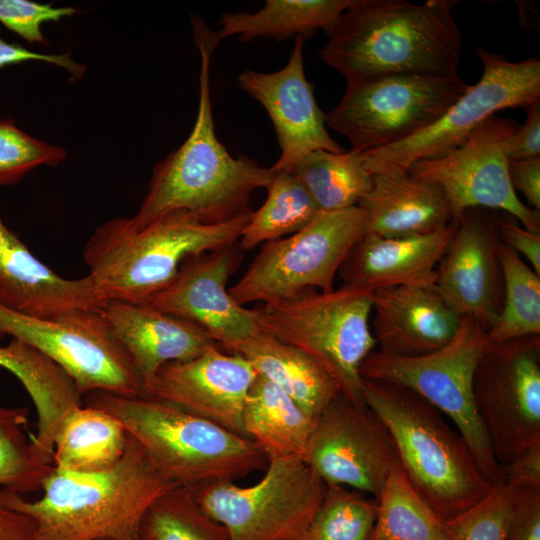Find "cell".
Returning <instances> with one entry per match:
<instances>
[{
    "mask_svg": "<svg viewBox=\"0 0 540 540\" xmlns=\"http://www.w3.org/2000/svg\"><path fill=\"white\" fill-rule=\"evenodd\" d=\"M96 540H111V539H106V538H103V539H96Z\"/></svg>",
    "mask_w": 540,
    "mask_h": 540,
    "instance_id": "c3c4849f",
    "label": "cell"
},
{
    "mask_svg": "<svg viewBox=\"0 0 540 540\" xmlns=\"http://www.w3.org/2000/svg\"><path fill=\"white\" fill-rule=\"evenodd\" d=\"M358 206L367 214V232L386 238L429 234L453 219L443 191L408 173L373 174L371 189Z\"/></svg>",
    "mask_w": 540,
    "mask_h": 540,
    "instance_id": "d4e9b609",
    "label": "cell"
},
{
    "mask_svg": "<svg viewBox=\"0 0 540 540\" xmlns=\"http://www.w3.org/2000/svg\"><path fill=\"white\" fill-rule=\"evenodd\" d=\"M459 226L451 222L429 234L386 238L367 232L350 249L338 274L345 284L373 290L434 284L436 268Z\"/></svg>",
    "mask_w": 540,
    "mask_h": 540,
    "instance_id": "cb8c5ba5",
    "label": "cell"
},
{
    "mask_svg": "<svg viewBox=\"0 0 540 540\" xmlns=\"http://www.w3.org/2000/svg\"><path fill=\"white\" fill-rule=\"evenodd\" d=\"M368 231L357 206L321 211L286 238L266 242L228 291L241 305L284 299L306 289L330 291L353 245Z\"/></svg>",
    "mask_w": 540,
    "mask_h": 540,
    "instance_id": "8fae6325",
    "label": "cell"
},
{
    "mask_svg": "<svg viewBox=\"0 0 540 540\" xmlns=\"http://www.w3.org/2000/svg\"><path fill=\"white\" fill-rule=\"evenodd\" d=\"M509 178L514 190H519L532 209H540V157L509 160Z\"/></svg>",
    "mask_w": 540,
    "mask_h": 540,
    "instance_id": "bcb514c9",
    "label": "cell"
},
{
    "mask_svg": "<svg viewBox=\"0 0 540 540\" xmlns=\"http://www.w3.org/2000/svg\"><path fill=\"white\" fill-rule=\"evenodd\" d=\"M304 44L303 37H296L287 64L276 72L245 70L238 76L240 86L265 108L274 125L281 148L274 171L289 172L299 158L312 151H346L329 135L325 114L306 79Z\"/></svg>",
    "mask_w": 540,
    "mask_h": 540,
    "instance_id": "d6986e66",
    "label": "cell"
},
{
    "mask_svg": "<svg viewBox=\"0 0 540 540\" xmlns=\"http://www.w3.org/2000/svg\"><path fill=\"white\" fill-rule=\"evenodd\" d=\"M500 469L501 478L511 489H540V444L519 453Z\"/></svg>",
    "mask_w": 540,
    "mask_h": 540,
    "instance_id": "b9f144b4",
    "label": "cell"
},
{
    "mask_svg": "<svg viewBox=\"0 0 540 540\" xmlns=\"http://www.w3.org/2000/svg\"><path fill=\"white\" fill-rule=\"evenodd\" d=\"M373 334L381 352L420 356L447 344L462 317L442 298L435 284L374 290Z\"/></svg>",
    "mask_w": 540,
    "mask_h": 540,
    "instance_id": "7402d4cb",
    "label": "cell"
},
{
    "mask_svg": "<svg viewBox=\"0 0 540 540\" xmlns=\"http://www.w3.org/2000/svg\"><path fill=\"white\" fill-rule=\"evenodd\" d=\"M476 53L483 64L481 78L469 85L436 122L403 141L362 153L371 175L408 173L414 162L439 157L461 145L497 111L527 109L540 102L538 58L512 62L504 54L482 47H477Z\"/></svg>",
    "mask_w": 540,
    "mask_h": 540,
    "instance_id": "30bf717a",
    "label": "cell"
},
{
    "mask_svg": "<svg viewBox=\"0 0 540 540\" xmlns=\"http://www.w3.org/2000/svg\"><path fill=\"white\" fill-rule=\"evenodd\" d=\"M104 301L88 275L68 279L40 261L0 217V306L39 318L100 311Z\"/></svg>",
    "mask_w": 540,
    "mask_h": 540,
    "instance_id": "44dd1931",
    "label": "cell"
},
{
    "mask_svg": "<svg viewBox=\"0 0 540 540\" xmlns=\"http://www.w3.org/2000/svg\"><path fill=\"white\" fill-rule=\"evenodd\" d=\"M363 399L387 428L412 487L443 521L488 494L493 484L438 409L413 391L385 381L363 379Z\"/></svg>",
    "mask_w": 540,
    "mask_h": 540,
    "instance_id": "5b68a950",
    "label": "cell"
},
{
    "mask_svg": "<svg viewBox=\"0 0 540 540\" xmlns=\"http://www.w3.org/2000/svg\"><path fill=\"white\" fill-rule=\"evenodd\" d=\"M266 189L264 204L254 211L239 238L244 251L301 230L321 212L291 172L275 171Z\"/></svg>",
    "mask_w": 540,
    "mask_h": 540,
    "instance_id": "d6a6232c",
    "label": "cell"
},
{
    "mask_svg": "<svg viewBox=\"0 0 540 540\" xmlns=\"http://www.w3.org/2000/svg\"><path fill=\"white\" fill-rule=\"evenodd\" d=\"M0 367L15 375L29 394L38 417L32 442L51 459L60 422L70 410L81 406V395L73 380L50 358L14 338L0 346Z\"/></svg>",
    "mask_w": 540,
    "mask_h": 540,
    "instance_id": "484cf974",
    "label": "cell"
},
{
    "mask_svg": "<svg viewBox=\"0 0 540 540\" xmlns=\"http://www.w3.org/2000/svg\"><path fill=\"white\" fill-rule=\"evenodd\" d=\"M353 0H267L260 10L226 12L218 20V41L237 35L242 42L256 38L282 41L312 38L319 29L328 37Z\"/></svg>",
    "mask_w": 540,
    "mask_h": 540,
    "instance_id": "83f0119b",
    "label": "cell"
},
{
    "mask_svg": "<svg viewBox=\"0 0 540 540\" xmlns=\"http://www.w3.org/2000/svg\"><path fill=\"white\" fill-rule=\"evenodd\" d=\"M175 487L129 434L126 451L114 465L94 472L53 466L39 499L0 490V503L32 517L37 540H138L146 510Z\"/></svg>",
    "mask_w": 540,
    "mask_h": 540,
    "instance_id": "3957f363",
    "label": "cell"
},
{
    "mask_svg": "<svg viewBox=\"0 0 540 540\" xmlns=\"http://www.w3.org/2000/svg\"><path fill=\"white\" fill-rule=\"evenodd\" d=\"M244 250L238 242L216 251L189 256L173 281L156 294L149 306L203 328L227 353L261 331L259 309L233 299L229 278L239 268Z\"/></svg>",
    "mask_w": 540,
    "mask_h": 540,
    "instance_id": "e0dca14e",
    "label": "cell"
},
{
    "mask_svg": "<svg viewBox=\"0 0 540 540\" xmlns=\"http://www.w3.org/2000/svg\"><path fill=\"white\" fill-rule=\"evenodd\" d=\"M377 500L344 486H327L304 540H370Z\"/></svg>",
    "mask_w": 540,
    "mask_h": 540,
    "instance_id": "8d00e7d4",
    "label": "cell"
},
{
    "mask_svg": "<svg viewBox=\"0 0 540 540\" xmlns=\"http://www.w3.org/2000/svg\"><path fill=\"white\" fill-rule=\"evenodd\" d=\"M473 396L499 465L540 444V335L492 343L477 365Z\"/></svg>",
    "mask_w": 540,
    "mask_h": 540,
    "instance_id": "5bb4252c",
    "label": "cell"
},
{
    "mask_svg": "<svg viewBox=\"0 0 540 540\" xmlns=\"http://www.w3.org/2000/svg\"><path fill=\"white\" fill-rule=\"evenodd\" d=\"M519 127L515 120L495 114L455 149L414 162L408 174L436 184L453 219L472 208L498 209L514 216L525 229L540 232L539 211L520 201L509 178L505 145Z\"/></svg>",
    "mask_w": 540,
    "mask_h": 540,
    "instance_id": "9a60e30c",
    "label": "cell"
},
{
    "mask_svg": "<svg viewBox=\"0 0 540 540\" xmlns=\"http://www.w3.org/2000/svg\"><path fill=\"white\" fill-rule=\"evenodd\" d=\"M192 23L201 55L196 121L185 142L155 164L147 193L131 217L136 226L175 211L189 213L203 223L226 222L249 210L251 194L266 188L275 173L246 155L233 157L217 138L209 67L219 41L199 18Z\"/></svg>",
    "mask_w": 540,
    "mask_h": 540,
    "instance_id": "7a4b0ae2",
    "label": "cell"
},
{
    "mask_svg": "<svg viewBox=\"0 0 540 540\" xmlns=\"http://www.w3.org/2000/svg\"><path fill=\"white\" fill-rule=\"evenodd\" d=\"M303 458L327 486H344L377 499L398 464L393 440L366 406L341 395L319 415Z\"/></svg>",
    "mask_w": 540,
    "mask_h": 540,
    "instance_id": "2e32d148",
    "label": "cell"
},
{
    "mask_svg": "<svg viewBox=\"0 0 540 540\" xmlns=\"http://www.w3.org/2000/svg\"><path fill=\"white\" fill-rule=\"evenodd\" d=\"M258 375L249 360L215 345L188 361L162 366L141 396L167 402L248 438L243 412Z\"/></svg>",
    "mask_w": 540,
    "mask_h": 540,
    "instance_id": "ac0fdd59",
    "label": "cell"
},
{
    "mask_svg": "<svg viewBox=\"0 0 540 540\" xmlns=\"http://www.w3.org/2000/svg\"><path fill=\"white\" fill-rule=\"evenodd\" d=\"M492 342L488 330L463 316L454 337L441 348L420 356L373 351L361 364L360 376L405 387L449 418L465 440L478 466L492 483L501 479L498 464L476 410L473 379Z\"/></svg>",
    "mask_w": 540,
    "mask_h": 540,
    "instance_id": "ba28073f",
    "label": "cell"
},
{
    "mask_svg": "<svg viewBox=\"0 0 540 540\" xmlns=\"http://www.w3.org/2000/svg\"><path fill=\"white\" fill-rule=\"evenodd\" d=\"M28 415L27 407L0 406V490L18 495L41 490L53 468L24 431Z\"/></svg>",
    "mask_w": 540,
    "mask_h": 540,
    "instance_id": "d590c367",
    "label": "cell"
},
{
    "mask_svg": "<svg viewBox=\"0 0 540 540\" xmlns=\"http://www.w3.org/2000/svg\"><path fill=\"white\" fill-rule=\"evenodd\" d=\"M376 500L370 540H450L445 521L412 487L399 463Z\"/></svg>",
    "mask_w": 540,
    "mask_h": 540,
    "instance_id": "1f68e13d",
    "label": "cell"
},
{
    "mask_svg": "<svg viewBox=\"0 0 540 540\" xmlns=\"http://www.w3.org/2000/svg\"><path fill=\"white\" fill-rule=\"evenodd\" d=\"M138 540H229L226 528L210 517L191 490L175 487L144 513Z\"/></svg>",
    "mask_w": 540,
    "mask_h": 540,
    "instance_id": "e575fe53",
    "label": "cell"
},
{
    "mask_svg": "<svg viewBox=\"0 0 540 540\" xmlns=\"http://www.w3.org/2000/svg\"><path fill=\"white\" fill-rule=\"evenodd\" d=\"M469 85L453 76L392 75L347 84L325 123L365 153L403 141L436 122Z\"/></svg>",
    "mask_w": 540,
    "mask_h": 540,
    "instance_id": "7c38bea8",
    "label": "cell"
},
{
    "mask_svg": "<svg viewBox=\"0 0 540 540\" xmlns=\"http://www.w3.org/2000/svg\"><path fill=\"white\" fill-rule=\"evenodd\" d=\"M243 424L246 436L270 461L303 455L316 419L259 374L246 399Z\"/></svg>",
    "mask_w": 540,
    "mask_h": 540,
    "instance_id": "f1b7e54d",
    "label": "cell"
},
{
    "mask_svg": "<svg viewBox=\"0 0 540 540\" xmlns=\"http://www.w3.org/2000/svg\"><path fill=\"white\" fill-rule=\"evenodd\" d=\"M254 211L222 223H203L183 211L169 212L143 226L115 217L95 229L83 259L99 297L148 304L176 277L189 256L238 241Z\"/></svg>",
    "mask_w": 540,
    "mask_h": 540,
    "instance_id": "277c9868",
    "label": "cell"
},
{
    "mask_svg": "<svg viewBox=\"0 0 540 540\" xmlns=\"http://www.w3.org/2000/svg\"><path fill=\"white\" fill-rule=\"evenodd\" d=\"M326 490L303 456L291 455L268 461L253 485L220 481L192 492L229 540H304Z\"/></svg>",
    "mask_w": 540,
    "mask_h": 540,
    "instance_id": "9c48e42d",
    "label": "cell"
},
{
    "mask_svg": "<svg viewBox=\"0 0 540 540\" xmlns=\"http://www.w3.org/2000/svg\"><path fill=\"white\" fill-rule=\"evenodd\" d=\"M66 157L64 148L26 134L11 120L0 119V186L19 182L38 166H57Z\"/></svg>",
    "mask_w": 540,
    "mask_h": 540,
    "instance_id": "f35d334b",
    "label": "cell"
},
{
    "mask_svg": "<svg viewBox=\"0 0 540 540\" xmlns=\"http://www.w3.org/2000/svg\"><path fill=\"white\" fill-rule=\"evenodd\" d=\"M505 540H540V489L515 491Z\"/></svg>",
    "mask_w": 540,
    "mask_h": 540,
    "instance_id": "60d3db41",
    "label": "cell"
},
{
    "mask_svg": "<svg viewBox=\"0 0 540 540\" xmlns=\"http://www.w3.org/2000/svg\"><path fill=\"white\" fill-rule=\"evenodd\" d=\"M456 3L353 0L319 57L347 84L392 75H457L462 35L452 14Z\"/></svg>",
    "mask_w": 540,
    "mask_h": 540,
    "instance_id": "6da1fadb",
    "label": "cell"
},
{
    "mask_svg": "<svg viewBox=\"0 0 540 540\" xmlns=\"http://www.w3.org/2000/svg\"><path fill=\"white\" fill-rule=\"evenodd\" d=\"M129 433L107 412L78 406L62 419L53 443V466L70 472L106 469L124 455Z\"/></svg>",
    "mask_w": 540,
    "mask_h": 540,
    "instance_id": "f546056e",
    "label": "cell"
},
{
    "mask_svg": "<svg viewBox=\"0 0 540 540\" xmlns=\"http://www.w3.org/2000/svg\"><path fill=\"white\" fill-rule=\"evenodd\" d=\"M497 256L504 283V299L498 316L488 329L492 343L540 335V276L518 253L502 242Z\"/></svg>",
    "mask_w": 540,
    "mask_h": 540,
    "instance_id": "836d02e7",
    "label": "cell"
},
{
    "mask_svg": "<svg viewBox=\"0 0 540 540\" xmlns=\"http://www.w3.org/2000/svg\"><path fill=\"white\" fill-rule=\"evenodd\" d=\"M514 496L501 478L478 503L445 521L450 540H505Z\"/></svg>",
    "mask_w": 540,
    "mask_h": 540,
    "instance_id": "74e56055",
    "label": "cell"
},
{
    "mask_svg": "<svg viewBox=\"0 0 540 540\" xmlns=\"http://www.w3.org/2000/svg\"><path fill=\"white\" fill-rule=\"evenodd\" d=\"M87 394V406L116 418L178 487L194 491L215 482H235L268 465L253 440L167 402L107 391Z\"/></svg>",
    "mask_w": 540,
    "mask_h": 540,
    "instance_id": "8992f818",
    "label": "cell"
},
{
    "mask_svg": "<svg viewBox=\"0 0 540 540\" xmlns=\"http://www.w3.org/2000/svg\"><path fill=\"white\" fill-rule=\"evenodd\" d=\"M0 540H37L35 520L0 503Z\"/></svg>",
    "mask_w": 540,
    "mask_h": 540,
    "instance_id": "7dc6e473",
    "label": "cell"
},
{
    "mask_svg": "<svg viewBox=\"0 0 540 540\" xmlns=\"http://www.w3.org/2000/svg\"><path fill=\"white\" fill-rule=\"evenodd\" d=\"M26 61H40L56 65L66 70L74 80L81 79L86 72V65L74 61L71 53L44 54L34 52L17 43L7 42L0 36V67Z\"/></svg>",
    "mask_w": 540,
    "mask_h": 540,
    "instance_id": "7bdbcfd3",
    "label": "cell"
},
{
    "mask_svg": "<svg viewBox=\"0 0 540 540\" xmlns=\"http://www.w3.org/2000/svg\"><path fill=\"white\" fill-rule=\"evenodd\" d=\"M498 237L516 253L529 261L533 271L540 276V232L520 227L507 218L494 220Z\"/></svg>",
    "mask_w": 540,
    "mask_h": 540,
    "instance_id": "ee69618b",
    "label": "cell"
},
{
    "mask_svg": "<svg viewBox=\"0 0 540 540\" xmlns=\"http://www.w3.org/2000/svg\"><path fill=\"white\" fill-rule=\"evenodd\" d=\"M458 220L434 284L456 313L473 317L488 330L502 306L495 222L478 208L465 211Z\"/></svg>",
    "mask_w": 540,
    "mask_h": 540,
    "instance_id": "ffe728a7",
    "label": "cell"
},
{
    "mask_svg": "<svg viewBox=\"0 0 540 540\" xmlns=\"http://www.w3.org/2000/svg\"><path fill=\"white\" fill-rule=\"evenodd\" d=\"M101 313L115 339L132 359L143 390L165 364L188 361L217 345L195 323L148 304L109 300Z\"/></svg>",
    "mask_w": 540,
    "mask_h": 540,
    "instance_id": "603a6c76",
    "label": "cell"
},
{
    "mask_svg": "<svg viewBox=\"0 0 540 540\" xmlns=\"http://www.w3.org/2000/svg\"><path fill=\"white\" fill-rule=\"evenodd\" d=\"M77 10L72 7H55L51 3L29 0H0V22L29 43L47 46L41 31L45 22L60 21L72 16Z\"/></svg>",
    "mask_w": 540,
    "mask_h": 540,
    "instance_id": "ab89813d",
    "label": "cell"
},
{
    "mask_svg": "<svg viewBox=\"0 0 540 540\" xmlns=\"http://www.w3.org/2000/svg\"><path fill=\"white\" fill-rule=\"evenodd\" d=\"M4 336L27 343L54 361L81 396L93 391L142 395L140 374L101 310L39 318L0 306V337Z\"/></svg>",
    "mask_w": 540,
    "mask_h": 540,
    "instance_id": "4fadbf2b",
    "label": "cell"
},
{
    "mask_svg": "<svg viewBox=\"0 0 540 540\" xmlns=\"http://www.w3.org/2000/svg\"><path fill=\"white\" fill-rule=\"evenodd\" d=\"M233 354L249 360L258 374L316 420L341 395L335 381L314 358L262 330L240 344Z\"/></svg>",
    "mask_w": 540,
    "mask_h": 540,
    "instance_id": "4316f807",
    "label": "cell"
},
{
    "mask_svg": "<svg viewBox=\"0 0 540 540\" xmlns=\"http://www.w3.org/2000/svg\"><path fill=\"white\" fill-rule=\"evenodd\" d=\"M373 293L345 283L330 291L306 289L264 303L258 308L260 327L309 354L332 377L342 397L366 407L359 370L377 345L369 324Z\"/></svg>",
    "mask_w": 540,
    "mask_h": 540,
    "instance_id": "52a82bcc",
    "label": "cell"
},
{
    "mask_svg": "<svg viewBox=\"0 0 540 540\" xmlns=\"http://www.w3.org/2000/svg\"><path fill=\"white\" fill-rule=\"evenodd\" d=\"M505 151L508 160L540 157V102L527 108L524 125L509 137Z\"/></svg>",
    "mask_w": 540,
    "mask_h": 540,
    "instance_id": "f6af8a7d",
    "label": "cell"
},
{
    "mask_svg": "<svg viewBox=\"0 0 540 540\" xmlns=\"http://www.w3.org/2000/svg\"><path fill=\"white\" fill-rule=\"evenodd\" d=\"M291 172L307 189L320 211L357 206L372 186L362 154L350 150L309 152L299 158Z\"/></svg>",
    "mask_w": 540,
    "mask_h": 540,
    "instance_id": "4dcf8cb0",
    "label": "cell"
}]
</instances>
